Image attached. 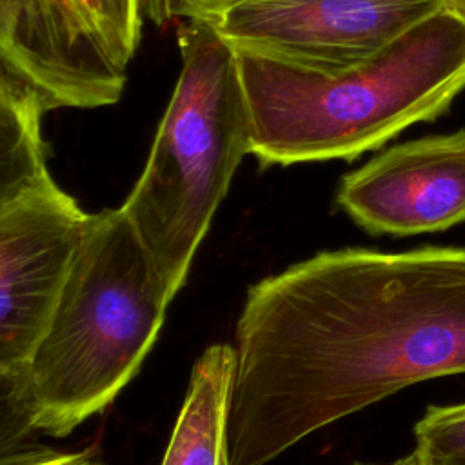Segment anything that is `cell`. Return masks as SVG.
<instances>
[{
  "mask_svg": "<svg viewBox=\"0 0 465 465\" xmlns=\"http://www.w3.org/2000/svg\"><path fill=\"white\" fill-rule=\"evenodd\" d=\"M232 372V345H211L198 358L162 465H231L227 416Z\"/></svg>",
  "mask_w": 465,
  "mask_h": 465,
  "instance_id": "cell-9",
  "label": "cell"
},
{
  "mask_svg": "<svg viewBox=\"0 0 465 465\" xmlns=\"http://www.w3.org/2000/svg\"><path fill=\"white\" fill-rule=\"evenodd\" d=\"M182 69L145 167L122 205L171 298L231 180L251 153V124L234 49L207 20H178Z\"/></svg>",
  "mask_w": 465,
  "mask_h": 465,
  "instance_id": "cell-4",
  "label": "cell"
},
{
  "mask_svg": "<svg viewBox=\"0 0 465 465\" xmlns=\"http://www.w3.org/2000/svg\"><path fill=\"white\" fill-rule=\"evenodd\" d=\"M414 440L420 465H465V403L427 407Z\"/></svg>",
  "mask_w": 465,
  "mask_h": 465,
  "instance_id": "cell-10",
  "label": "cell"
},
{
  "mask_svg": "<svg viewBox=\"0 0 465 465\" xmlns=\"http://www.w3.org/2000/svg\"><path fill=\"white\" fill-rule=\"evenodd\" d=\"M84 2H85V5L93 11V15L102 22V25L105 27V31H107L111 42H113L114 47L118 49V53H120L127 62H131V56H129V53L125 51V47H124V44H122V40H120V36H118V33H116V29H114V25H113L111 11H109L107 0H84Z\"/></svg>",
  "mask_w": 465,
  "mask_h": 465,
  "instance_id": "cell-14",
  "label": "cell"
},
{
  "mask_svg": "<svg viewBox=\"0 0 465 465\" xmlns=\"http://www.w3.org/2000/svg\"><path fill=\"white\" fill-rule=\"evenodd\" d=\"M352 465H376V463H360V461H356V463H352ZM389 465H420V461H418L416 452H411L409 456L398 458L396 461H392V463H389Z\"/></svg>",
  "mask_w": 465,
  "mask_h": 465,
  "instance_id": "cell-15",
  "label": "cell"
},
{
  "mask_svg": "<svg viewBox=\"0 0 465 465\" xmlns=\"http://www.w3.org/2000/svg\"><path fill=\"white\" fill-rule=\"evenodd\" d=\"M234 53L263 165L354 160L438 118L465 89V16L447 5L343 69Z\"/></svg>",
  "mask_w": 465,
  "mask_h": 465,
  "instance_id": "cell-2",
  "label": "cell"
},
{
  "mask_svg": "<svg viewBox=\"0 0 465 465\" xmlns=\"http://www.w3.org/2000/svg\"><path fill=\"white\" fill-rule=\"evenodd\" d=\"M2 465H104L91 450L80 452H53V450H36L15 454L4 458Z\"/></svg>",
  "mask_w": 465,
  "mask_h": 465,
  "instance_id": "cell-13",
  "label": "cell"
},
{
  "mask_svg": "<svg viewBox=\"0 0 465 465\" xmlns=\"http://www.w3.org/2000/svg\"><path fill=\"white\" fill-rule=\"evenodd\" d=\"M127 64L84 0H0V73L45 111L116 104Z\"/></svg>",
  "mask_w": 465,
  "mask_h": 465,
  "instance_id": "cell-7",
  "label": "cell"
},
{
  "mask_svg": "<svg viewBox=\"0 0 465 465\" xmlns=\"http://www.w3.org/2000/svg\"><path fill=\"white\" fill-rule=\"evenodd\" d=\"M445 5L465 16V0H445Z\"/></svg>",
  "mask_w": 465,
  "mask_h": 465,
  "instance_id": "cell-16",
  "label": "cell"
},
{
  "mask_svg": "<svg viewBox=\"0 0 465 465\" xmlns=\"http://www.w3.org/2000/svg\"><path fill=\"white\" fill-rule=\"evenodd\" d=\"M113 25L133 58L136 45L140 42V29H142V7L140 0H107Z\"/></svg>",
  "mask_w": 465,
  "mask_h": 465,
  "instance_id": "cell-12",
  "label": "cell"
},
{
  "mask_svg": "<svg viewBox=\"0 0 465 465\" xmlns=\"http://www.w3.org/2000/svg\"><path fill=\"white\" fill-rule=\"evenodd\" d=\"M243 0H140L142 16L156 25L171 20H214Z\"/></svg>",
  "mask_w": 465,
  "mask_h": 465,
  "instance_id": "cell-11",
  "label": "cell"
},
{
  "mask_svg": "<svg viewBox=\"0 0 465 465\" xmlns=\"http://www.w3.org/2000/svg\"><path fill=\"white\" fill-rule=\"evenodd\" d=\"M120 209L91 214L80 252L25 369L29 429L65 436L134 378L171 302Z\"/></svg>",
  "mask_w": 465,
  "mask_h": 465,
  "instance_id": "cell-3",
  "label": "cell"
},
{
  "mask_svg": "<svg viewBox=\"0 0 465 465\" xmlns=\"http://www.w3.org/2000/svg\"><path fill=\"white\" fill-rule=\"evenodd\" d=\"M91 214L49 174L45 151L0 160V376L25 418V369L80 252Z\"/></svg>",
  "mask_w": 465,
  "mask_h": 465,
  "instance_id": "cell-5",
  "label": "cell"
},
{
  "mask_svg": "<svg viewBox=\"0 0 465 465\" xmlns=\"http://www.w3.org/2000/svg\"><path fill=\"white\" fill-rule=\"evenodd\" d=\"M231 465H265L409 385L465 374V245L320 252L247 291Z\"/></svg>",
  "mask_w": 465,
  "mask_h": 465,
  "instance_id": "cell-1",
  "label": "cell"
},
{
  "mask_svg": "<svg viewBox=\"0 0 465 465\" xmlns=\"http://www.w3.org/2000/svg\"><path fill=\"white\" fill-rule=\"evenodd\" d=\"M441 7L445 0H243L211 24L234 51L334 71Z\"/></svg>",
  "mask_w": 465,
  "mask_h": 465,
  "instance_id": "cell-6",
  "label": "cell"
},
{
  "mask_svg": "<svg viewBox=\"0 0 465 465\" xmlns=\"http://www.w3.org/2000/svg\"><path fill=\"white\" fill-rule=\"evenodd\" d=\"M338 203L372 234L411 236L465 223V129L385 149L341 178Z\"/></svg>",
  "mask_w": 465,
  "mask_h": 465,
  "instance_id": "cell-8",
  "label": "cell"
}]
</instances>
